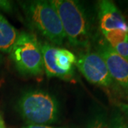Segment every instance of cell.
I'll return each mask as SVG.
<instances>
[{
	"label": "cell",
	"mask_w": 128,
	"mask_h": 128,
	"mask_svg": "<svg viewBox=\"0 0 128 128\" xmlns=\"http://www.w3.org/2000/svg\"><path fill=\"white\" fill-rule=\"evenodd\" d=\"M88 128H110V124L102 114L93 116L88 124Z\"/></svg>",
	"instance_id": "8fae6325"
},
{
	"label": "cell",
	"mask_w": 128,
	"mask_h": 128,
	"mask_svg": "<svg viewBox=\"0 0 128 128\" xmlns=\"http://www.w3.org/2000/svg\"><path fill=\"white\" fill-rule=\"evenodd\" d=\"M114 49L120 56L128 61V41L120 44L115 46L113 48Z\"/></svg>",
	"instance_id": "4fadbf2b"
},
{
	"label": "cell",
	"mask_w": 128,
	"mask_h": 128,
	"mask_svg": "<svg viewBox=\"0 0 128 128\" xmlns=\"http://www.w3.org/2000/svg\"><path fill=\"white\" fill-rule=\"evenodd\" d=\"M19 32L0 14V51L9 54Z\"/></svg>",
	"instance_id": "9c48e42d"
},
{
	"label": "cell",
	"mask_w": 128,
	"mask_h": 128,
	"mask_svg": "<svg viewBox=\"0 0 128 128\" xmlns=\"http://www.w3.org/2000/svg\"><path fill=\"white\" fill-rule=\"evenodd\" d=\"M0 8L6 12L12 9L11 3L8 1H0Z\"/></svg>",
	"instance_id": "5bb4252c"
},
{
	"label": "cell",
	"mask_w": 128,
	"mask_h": 128,
	"mask_svg": "<svg viewBox=\"0 0 128 128\" xmlns=\"http://www.w3.org/2000/svg\"><path fill=\"white\" fill-rule=\"evenodd\" d=\"M98 16L102 32L120 29L128 33V24L114 2L109 0L99 2Z\"/></svg>",
	"instance_id": "ba28073f"
},
{
	"label": "cell",
	"mask_w": 128,
	"mask_h": 128,
	"mask_svg": "<svg viewBox=\"0 0 128 128\" xmlns=\"http://www.w3.org/2000/svg\"><path fill=\"white\" fill-rule=\"evenodd\" d=\"M18 113L28 124H44L56 122L59 105L55 97L41 90L24 92L17 102Z\"/></svg>",
	"instance_id": "7a4b0ae2"
},
{
	"label": "cell",
	"mask_w": 128,
	"mask_h": 128,
	"mask_svg": "<svg viewBox=\"0 0 128 128\" xmlns=\"http://www.w3.org/2000/svg\"><path fill=\"white\" fill-rule=\"evenodd\" d=\"M103 58L112 80L128 90V61L123 58L112 47L103 44L98 52Z\"/></svg>",
	"instance_id": "52a82bcc"
},
{
	"label": "cell",
	"mask_w": 128,
	"mask_h": 128,
	"mask_svg": "<svg viewBox=\"0 0 128 128\" xmlns=\"http://www.w3.org/2000/svg\"><path fill=\"white\" fill-rule=\"evenodd\" d=\"M0 128H6L4 121V119H3L2 115L1 113H0Z\"/></svg>",
	"instance_id": "e0dca14e"
},
{
	"label": "cell",
	"mask_w": 128,
	"mask_h": 128,
	"mask_svg": "<svg viewBox=\"0 0 128 128\" xmlns=\"http://www.w3.org/2000/svg\"><path fill=\"white\" fill-rule=\"evenodd\" d=\"M110 128H128V124L122 117V115L118 112H114L110 120Z\"/></svg>",
	"instance_id": "7c38bea8"
},
{
	"label": "cell",
	"mask_w": 128,
	"mask_h": 128,
	"mask_svg": "<svg viewBox=\"0 0 128 128\" xmlns=\"http://www.w3.org/2000/svg\"><path fill=\"white\" fill-rule=\"evenodd\" d=\"M76 66L90 83L109 87L112 82L106 64L98 53L88 51L80 54L76 57Z\"/></svg>",
	"instance_id": "8992f818"
},
{
	"label": "cell",
	"mask_w": 128,
	"mask_h": 128,
	"mask_svg": "<svg viewBox=\"0 0 128 128\" xmlns=\"http://www.w3.org/2000/svg\"><path fill=\"white\" fill-rule=\"evenodd\" d=\"M2 62H3V58H2V56L0 55V68L2 65Z\"/></svg>",
	"instance_id": "ac0fdd59"
},
{
	"label": "cell",
	"mask_w": 128,
	"mask_h": 128,
	"mask_svg": "<svg viewBox=\"0 0 128 128\" xmlns=\"http://www.w3.org/2000/svg\"><path fill=\"white\" fill-rule=\"evenodd\" d=\"M20 5L31 27L53 44L64 43L66 36L62 24L50 1H24Z\"/></svg>",
	"instance_id": "6da1fadb"
},
{
	"label": "cell",
	"mask_w": 128,
	"mask_h": 128,
	"mask_svg": "<svg viewBox=\"0 0 128 128\" xmlns=\"http://www.w3.org/2000/svg\"><path fill=\"white\" fill-rule=\"evenodd\" d=\"M118 106L120 108V110H121L128 118V104L124 103V102H120L118 103Z\"/></svg>",
	"instance_id": "9a60e30c"
},
{
	"label": "cell",
	"mask_w": 128,
	"mask_h": 128,
	"mask_svg": "<svg viewBox=\"0 0 128 128\" xmlns=\"http://www.w3.org/2000/svg\"><path fill=\"white\" fill-rule=\"evenodd\" d=\"M44 68L48 78L69 80L73 77L76 56L66 48H57L47 42L41 43Z\"/></svg>",
	"instance_id": "5b68a950"
},
{
	"label": "cell",
	"mask_w": 128,
	"mask_h": 128,
	"mask_svg": "<svg viewBox=\"0 0 128 128\" xmlns=\"http://www.w3.org/2000/svg\"><path fill=\"white\" fill-rule=\"evenodd\" d=\"M22 128H54L48 125H44V124H28Z\"/></svg>",
	"instance_id": "2e32d148"
},
{
	"label": "cell",
	"mask_w": 128,
	"mask_h": 128,
	"mask_svg": "<svg viewBox=\"0 0 128 128\" xmlns=\"http://www.w3.org/2000/svg\"><path fill=\"white\" fill-rule=\"evenodd\" d=\"M104 36L111 47L128 41V33L120 29H114L108 32H102Z\"/></svg>",
	"instance_id": "30bf717a"
},
{
	"label": "cell",
	"mask_w": 128,
	"mask_h": 128,
	"mask_svg": "<svg viewBox=\"0 0 128 128\" xmlns=\"http://www.w3.org/2000/svg\"><path fill=\"white\" fill-rule=\"evenodd\" d=\"M59 16L66 38L74 46H87L90 39V22L80 3L73 0L50 1Z\"/></svg>",
	"instance_id": "3957f363"
},
{
	"label": "cell",
	"mask_w": 128,
	"mask_h": 128,
	"mask_svg": "<svg viewBox=\"0 0 128 128\" xmlns=\"http://www.w3.org/2000/svg\"><path fill=\"white\" fill-rule=\"evenodd\" d=\"M9 55L16 70L23 76H37L44 71L41 43L32 33H19Z\"/></svg>",
	"instance_id": "277c9868"
}]
</instances>
